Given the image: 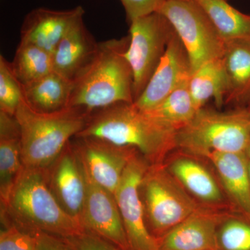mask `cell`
<instances>
[{"mask_svg": "<svg viewBox=\"0 0 250 250\" xmlns=\"http://www.w3.org/2000/svg\"><path fill=\"white\" fill-rule=\"evenodd\" d=\"M177 131L167 127L134 103H118L93 111L75 137L93 138L134 148L149 164H161L177 147Z\"/></svg>", "mask_w": 250, "mask_h": 250, "instance_id": "cell-1", "label": "cell"}, {"mask_svg": "<svg viewBox=\"0 0 250 250\" xmlns=\"http://www.w3.org/2000/svg\"><path fill=\"white\" fill-rule=\"evenodd\" d=\"M129 36L98 42L96 52L73 81L69 107L92 113L118 103H134V77L125 54Z\"/></svg>", "mask_w": 250, "mask_h": 250, "instance_id": "cell-2", "label": "cell"}, {"mask_svg": "<svg viewBox=\"0 0 250 250\" xmlns=\"http://www.w3.org/2000/svg\"><path fill=\"white\" fill-rule=\"evenodd\" d=\"M1 208L10 221L33 235L44 233L65 238L84 231L80 222L67 214L54 196L47 170L23 167Z\"/></svg>", "mask_w": 250, "mask_h": 250, "instance_id": "cell-3", "label": "cell"}, {"mask_svg": "<svg viewBox=\"0 0 250 250\" xmlns=\"http://www.w3.org/2000/svg\"><path fill=\"white\" fill-rule=\"evenodd\" d=\"M91 113L68 107L51 113L34 111L22 100L15 117L21 130L23 167L47 170L83 130Z\"/></svg>", "mask_w": 250, "mask_h": 250, "instance_id": "cell-4", "label": "cell"}, {"mask_svg": "<svg viewBox=\"0 0 250 250\" xmlns=\"http://www.w3.org/2000/svg\"><path fill=\"white\" fill-rule=\"evenodd\" d=\"M176 141L177 147L190 155L246 153L250 143V111L248 108L228 112L202 108L177 131Z\"/></svg>", "mask_w": 250, "mask_h": 250, "instance_id": "cell-5", "label": "cell"}, {"mask_svg": "<svg viewBox=\"0 0 250 250\" xmlns=\"http://www.w3.org/2000/svg\"><path fill=\"white\" fill-rule=\"evenodd\" d=\"M140 193L146 225L156 240L200 208L164 163L149 165Z\"/></svg>", "mask_w": 250, "mask_h": 250, "instance_id": "cell-6", "label": "cell"}, {"mask_svg": "<svg viewBox=\"0 0 250 250\" xmlns=\"http://www.w3.org/2000/svg\"><path fill=\"white\" fill-rule=\"evenodd\" d=\"M167 18L185 47L192 74L205 62L221 58L225 41L193 0H165L157 11Z\"/></svg>", "mask_w": 250, "mask_h": 250, "instance_id": "cell-7", "label": "cell"}, {"mask_svg": "<svg viewBox=\"0 0 250 250\" xmlns=\"http://www.w3.org/2000/svg\"><path fill=\"white\" fill-rule=\"evenodd\" d=\"M129 24V44L125 56L132 70L135 101L164 57L174 29L159 12L137 18Z\"/></svg>", "mask_w": 250, "mask_h": 250, "instance_id": "cell-8", "label": "cell"}, {"mask_svg": "<svg viewBox=\"0 0 250 250\" xmlns=\"http://www.w3.org/2000/svg\"><path fill=\"white\" fill-rule=\"evenodd\" d=\"M150 164L140 153L126 166L114 192L131 250H159L146 225L140 185Z\"/></svg>", "mask_w": 250, "mask_h": 250, "instance_id": "cell-9", "label": "cell"}, {"mask_svg": "<svg viewBox=\"0 0 250 250\" xmlns=\"http://www.w3.org/2000/svg\"><path fill=\"white\" fill-rule=\"evenodd\" d=\"M83 170L86 190L80 217L82 228L121 250H131L114 194L94 182L84 167Z\"/></svg>", "mask_w": 250, "mask_h": 250, "instance_id": "cell-10", "label": "cell"}, {"mask_svg": "<svg viewBox=\"0 0 250 250\" xmlns=\"http://www.w3.org/2000/svg\"><path fill=\"white\" fill-rule=\"evenodd\" d=\"M72 142L85 170L98 185L114 194L126 166L139 153L93 138L75 137Z\"/></svg>", "mask_w": 250, "mask_h": 250, "instance_id": "cell-11", "label": "cell"}, {"mask_svg": "<svg viewBox=\"0 0 250 250\" xmlns=\"http://www.w3.org/2000/svg\"><path fill=\"white\" fill-rule=\"evenodd\" d=\"M191 75L188 55L174 31L164 57L134 104L143 111L152 109L174 90L187 83Z\"/></svg>", "mask_w": 250, "mask_h": 250, "instance_id": "cell-12", "label": "cell"}, {"mask_svg": "<svg viewBox=\"0 0 250 250\" xmlns=\"http://www.w3.org/2000/svg\"><path fill=\"white\" fill-rule=\"evenodd\" d=\"M47 175L51 191L62 209L80 222L86 187L83 164L71 141L47 169Z\"/></svg>", "mask_w": 250, "mask_h": 250, "instance_id": "cell-13", "label": "cell"}, {"mask_svg": "<svg viewBox=\"0 0 250 250\" xmlns=\"http://www.w3.org/2000/svg\"><path fill=\"white\" fill-rule=\"evenodd\" d=\"M84 9L52 10L38 8L25 16L21 30V42L32 44L52 54L72 28L83 21Z\"/></svg>", "mask_w": 250, "mask_h": 250, "instance_id": "cell-14", "label": "cell"}, {"mask_svg": "<svg viewBox=\"0 0 250 250\" xmlns=\"http://www.w3.org/2000/svg\"><path fill=\"white\" fill-rule=\"evenodd\" d=\"M223 219L200 207L157 240L159 250H217V231Z\"/></svg>", "mask_w": 250, "mask_h": 250, "instance_id": "cell-15", "label": "cell"}, {"mask_svg": "<svg viewBox=\"0 0 250 250\" xmlns=\"http://www.w3.org/2000/svg\"><path fill=\"white\" fill-rule=\"evenodd\" d=\"M206 158L214 166L237 212L250 218L249 159L246 153L213 152Z\"/></svg>", "mask_w": 250, "mask_h": 250, "instance_id": "cell-16", "label": "cell"}, {"mask_svg": "<svg viewBox=\"0 0 250 250\" xmlns=\"http://www.w3.org/2000/svg\"><path fill=\"white\" fill-rule=\"evenodd\" d=\"M98 45L83 21H80L52 53L54 71L73 82L93 58Z\"/></svg>", "mask_w": 250, "mask_h": 250, "instance_id": "cell-17", "label": "cell"}, {"mask_svg": "<svg viewBox=\"0 0 250 250\" xmlns=\"http://www.w3.org/2000/svg\"><path fill=\"white\" fill-rule=\"evenodd\" d=\"M223 60L226 78L225 103H248L250 99V39L225 41Z\"/></svg>", "mask_w": 250, "mask_h": 250, "instance_id": "cell-18", "label": "cell"}, {"mask_svg": "<svg viewBox=\"0 0 250 250\" xmlns=\"http://www.w3.org/2000/svg\"><path fill=\"white\" fill-rule=\"evenodd\" d=\"M191 196L210 206L224 201L221 189L211 173L198 161L187 156L174 158L166 165Z\"/></svg>", "mask_w": 250, "mask_h": 250, "instance_id": "cell-19", "label": "cell"}, {"mask_svg": "<svg viewBox=\"0 0 250 250\" xmlns=\"http://www.w3.org/2000/svg\"><path fill=\"white\" fill-rule=\"evenodd\" d=\"M23 167L21 130L15 116L0 111V196L1 205L9 200Z\"/></svg>", "mask_w": 250, "mask_h": 250, "instance_id": "cell-20", "label": "cell"}, {"mask_svg": "<svg viewBox=\"0 0 250 250\" xmlns=\"http://www.w3.org/2000/svg\"><path fill=\"white\" fill-rule=\"evenodd\" d=\"M22 86L23 100L29 107L51 113L69 107L73 82L53 71Z\"/></svg>", "mask_w": 250, "mask_h": 250, "instance_id": "cell-21", "label": "cell"}, {"mask_svg": "<svg viewBox=\"0 0 250 250\" xmlns=\"http://www.w3.org/2000/svg\"><path fill=\"white\" fill-rule=\"evenodd\" d=\"M188 88L198 111L210 99L214 100L217 107L221 108L226 92L223 57L205 62L195 70L188 81Z\"/></svg>", "mask_w": 250, "mask_h": 250, "instance_id": "cell-22", "label": "cell"}, {"mask_svg": "<svg viewBox=\"0 0 250 250\" xmlns=\"http://www.w3.org/2000/svg\"><path fill=\"white\" fill-rule=\"evenodd\" d=\"M210 18L225 41L250 39V15L228 4L227 0H193Z\"/></svg>", "mask_w": 250, "mask_h": 250, "instance_id": "cell-23", "label": "cell"}, {"mask_svg": "<svg viewBox=\"0 0 250 250\" xmlns=\"http://www.w3.org/2000/svg\"><path fill=\"white\" fill-rule=\"evenodd\" d=\"M195 107L188 88V82L174 90L152 109L144 111L153 119L178 131L193 119Z\"/></svg>", "mask_w": 250, "mask_h": 250, "instance_id": "cell-24", "label": "cell"}, {"mask_svg": "<svg viewBox=\"0 0 250 250\" xmlns=\"http://www.w3.org/2000/svg\"><path fill=\"white\" fill-rule=\"evenodd\" d=\"M11 65L15 76L22 85L54 71L52 54L26 42H20Z\"/></svg>", "mask_w": 250, "mask_h": 250, "instance_id": "cell-25", "label": "cell"}, {"mask_svg": "<svg viewBox=\"0 0 250 250\" xmlns=\"http://www.w3.org/2000/svg\"><path fill=\"white\" fill-rule=\"evenodd\" d=\"M216 240L217 250H250V218L242 214L223 218Z\"/></svg>", "mask_w": 250, "mask_h": 250, "instance_id": "cell-26", "label": "cell"}, {"mask_svg": "<svg viewBox=\"0 0 250 250\" xmlns=\"http://www.w3.org/2000/svg\"><path fill=\"white\" fill-rule=\"evenodd\" d=\"M23 100L22 86L15 76L11 62L0 56V111L15 116Z\"/></svg>", "mask_w": 250, "mask_h": 250, "instance_id": "cell-27", "label": "cell"}, {"mask_svg": "<svg viewBox=\"0 0 250 250\" xmlns=\"http://www.w3.org/2000/svg\"><path fill=\"white\" fill-rule=\"evenodd\" d=\"M1 220L3 228L0 232V250H36L35 235L18 228L4 211H1Z\"/></svg>", "mask_w": 250, "mask_h": 250, "instance_id": "cell-28", "label": "cell"}, {"mask_svg": "<svg viewBox=\"0 0 250 250\" xmlns=\"http://www.w3.org/2000/svg\"><path fill=\"white\" fill-rule=\"evenodd\" d=\"M62 239L70 250H121L98 235L85 230Z\"/></svg>", "mask_w": 250, "mask_h": 250, "instance_id": "cell-29", "label": "cell"}, {"mask_svg": "<svg viewBox=\"0 0 250 250\" xmlns=\"http://www.w3.org/2000/svg\"><path fill=\"white\" fill-rule=\"evenodd\" d=\"M126 13V20L131 23L137 18L157 12L165 0H120Z\"/></svg>", "mask_w": 250, "mask_h": 250, "instance_id": "cell-30", "label": "cell"}, {"mask_svg": "<svg viewBox=\"0 0 250 250\" xmlns=\"http://www.w3.org/2000/svg\"><path fill=\"white\" fill-rule=\"evenodd\" d=\"M35 236L36 250H70L63 240L59 237L44 233H36Z\"/></svg>", "mask_w": 250, "mask_h": 250, "instance_id": "cell-31", "label": "cell"}, {"mask_svg": "<svg viewBox=\"0 0 250 250\" xmlns=\"http://www.w3.org/2000/svg\"><path fill=\"white\" fill-rule=\"evenodd\" d=\"M246 154L247 156H248V159L250 160V143L249 146H248V149H247Z\"/></svg>", "mask_w": 250, "mask_h": 250, "instance_id": "cell-32", "label": "cell"}, {"mask_svg": "<svg viewBox=\"0 0 250 250\" xmlns=\"http://www.w3.org/2000/svg\"><path fill=\"white\" fill-rule=\"evenodd\" d=\"M248 109H249V111H250V99L249 100V102H248Z\"/></svg>", "mask_w": 250, "mask_h": 250, "instance_id": "cell-33", "label": "cell"}, {"mask_svg": "<svg viewBox=\"0 0 250 250\" xmlns=\"http://www.w3.org/2000/svg\"><path fill=\"white\" fill-rule=\"evenodd\" d=\"M249 172H250V160L249 159Z\"/></svg>", "mask_w": 250, "mask_h": 250, "instance_id": "cell-34", "label": "cell"}, {"mask_svg": "<svg viewBox=\"0 0 250 250\" xmlns=\"http://www.w3.org/2000/svg\"><path fill=\"white\" fill-rule=\"evenodd\" d=\"M227 1H228V0H227Z\"/></svg>", "mask_w": 250, "mask_h": 250, "instance_id": "cell-35", "label": "cell"}]
</instances>
